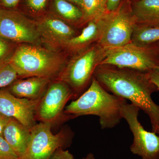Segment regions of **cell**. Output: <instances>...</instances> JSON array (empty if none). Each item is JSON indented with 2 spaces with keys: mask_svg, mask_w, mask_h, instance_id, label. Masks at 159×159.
Returning a JSON list of instances; mask_svg holds the SVG:
<instances>
[{
  "mask_svg": "<svg viewBox=\"0 0 159 159\" xmlns=\"http://www.w3.org/2000/svg\"><path fill=\"white\" fill-rule=\"evenodd\" d=\"M53 6L55 13L62 19L71 22L82 21V10L75 4L66 0H53Z\"/></svg>",
  "mask_w": 159,
  "mask_h": 159,
  "instance_id": "cell-18",
  "label": "cell"
},
{
  "mask_svg": "<svg viewBox=\"0 0 159 159\" xmlns=\"http://www.w3.org/2000/svg\"><path fill=\"white\" fill-rule=\"evenodd\" d=\"M159 42V25H137L131 38V43L138 46L147 47Z\"/></svg>",
  "mask_w": 159,
  "mask_h": 159,
  "instance_id": "cell-17",
  "label": "cell"
},
{
  "mask_svg": "<svg viewBox=\"0 0 159 159\" xmlns=\"http://www.w3.org/2000/svg\"><path fill=\"white\" fill-rule=\"evenodd\" d=\"M52 80L44 77H33L16 80L7 89L15 97L35 100L40 99Z\"/></svg>",
  "mask_w": 159,
  "mask_h": 159,
  "instance_id": "cell-14",
  "label": "cell"
},
{
  "mask_svg": "<svg viewBox=\"0 0 159 159\" xmlns=\"http://www.w3.org/2000/svg\"><path fill=\"white\" fill-rule=\"evenodd\" d=\"M75 4V5L78 6L80 9H82L83 6V0H66Z\"/></svg>",
  "mask_w": 159,
  "mask_h": 159,
  "instance_id": "cell-29",
  "label": "cell"
},
{
  "mask_svg": "<svg viewBox=\"0 0 159 159\" xmlns=\"http://www.w3.org/2000/svg\"><path fill=\"white\" fill-rule=\"evenodd\" d=\"M140 109L130 103L122 106V119L128 123L134 136L131 152L142 159H159V137L154 132L145 130L138 119Z\"/></svg>",
  "mask_w": 159,
  "mask_h": 159,
  "instance_id": "cell-8",
  "label": "cell"
},
{
  "mask_svg": "<svg viewBox=\"0 0 159 159\" xmlns=\"http://www.w3.org/2000/svg\"><path fill=\"white\" fill-rule=\"evenodd\" d=\"M15 50L9 40L0 35V65L10 61Z\"/></svg>",
  "mask_w": 159,
  "mask_h": 159,
  "instance_id": "cell-21",
  "label": "cell"
},
{
  "mask_svg": "<svg viewBox=\"0 0 159 159\" xmlns=\"http://www.w3.org/2000/svg\"><path fill=\"white\" fill-rule=\"evenodd\" d=\"M40 99L32 100L18 98L7 89H1L0 112L16 119L31 129L36 124L35 114Z\"/></svg>",
  "mask_w": 159,
  "mask_h": 159,
  "instance_id": "cell-12",
  "label": "cell"
},
{
  "mask_svg": "<svg viewBox=\"0 0 159 159\" xmlns=\"http://www.w3.org/2000/svg\"><path fill=\"white\" fill-rule=\"evenodd\" d=\"M20 1V0H0L2 5L8 9L15 8L18 5Z\"/></svg>",
  "mask_w": 159,
  "mask_h": 159,
  "instance_id": "cell-28",
  "label": "cell"
},
{
  "mask_svg": "<svg viewBox=\"0 0 159 159\" xmlns=\"http://www.w3.org/2000/svg\"><path fill=\"white\" fill-rule=\"evenodd\" d=\"M131 9L137 25H159V0H138Z\"/></svg>",
  "mask_w": 159,
  "mask_h": 159,
  "instance_id": "cell-16",
  "label": "cell"
},
{
  "mask_svg": "<svg viewBox=\"0 0 159 159\" xmlns=\"http://www.w3.org/2000/svg\"><path fill=\"white\" fill-rule=\"evenodd\" d=\"M48 0H26L27 7L34 13L42 12L45 9Z\"/></svg>",
  "mask_w": 159,
  "mask_h": 159,
  "instance_id": "cell-23",
  "label": "cell"
},
{
  "mask_svg": "<svg viewBox=\"0 0 159 159\" xmlns=\"http://www.w3.org/2000/svg\"><path fill=\"white\" fill-rule=\"evenodd\" d=\"M156 68L159 69V66H158L157 67H156Z\"/></svg>",
  "mask_w": 159,
  "mask_h": 159,
  "instance_id": "cell-32",
  "label": "cell"
},
{
  "mask_svg": "<svg viewBox=\"0 0 159 159\" xmlns=\"http://www.w3.org/2000/svg\"><path fill=\"white\" fill-rule=\"evenodd\" d=\"M10 62L18 77H41L51 80L58 78L66 64L58 51L30 44L18 47Z\"/></svg>",
  "mask_w": 159,
  "mask_h": 159,
  "instance_id": "cell-3",
  "label": "cell"
},
{
  "mask_svg": "<svg viewBox=\"0 0 159 159\" xmlns=\"http://www.w3.org/2000/svg\"><path fill=\"white\" fill-rule=\"evenodd\" d=\"M18 77L10 61L0 65V89L9 86Z\"/></svg>",
  "mask_w": 159,
  "mask_h": 159,
  "instance_id": "cell-20",
  "label": "cell"
},
{
  "mask_svg": "<svg viewBox=\"0 0 159 159\" xmlns=\"http://www.w3.org/2000/svg\"><path fill=\"white\" fill-rule=\"evenodd\" d=\"M112 13L107 12L101 16L89 21L88 25L83 29L81 34L70 39L64 48L79 52L92 43L99 41L110 20Z\"/></svg>",
  "mask_w": 159,
  "mask_h": 159,
  "instance_id": "cell-13",
  "label": "cell"
},
{
  "mask_svg": "<svg viewBox=\"0 0 159 159\" xmlns=\"http://www.w3.org/2000/svg\"><path fill=\"white\" fill-rule=\"evenodd\" d=\"M154 132L155 133L157 134H159V127H157L156 129L155 130H154Z\"/></svg>",
  "mask_w": 159,
  "mask_h": 159,
  "instance_id": "cell-31",
  "label": "cell"
},
{
  "mask_svg": "<svg viewBox=\"0 0 159 159\" xmlns=\"http://www.w3.org/2000/svg\"><path fill=\"white\" fill-rule=\"evenodd\" d=\"M93 77L107 91L129 100L147 114L150 119L152 132L159 127V106L151 97L158 89L151 81L148 73L99 65L94 71Z\"/></svg>",
  "mask_w": 159,
  "mask_h": 159,
  "instance_id": "cell-1",
  "label": "cell"
},
{
  "mask_svg": "<svg viewBox=\"0 0 159 159\" xmlns=\"http://www.w3.org/2000/svg\"><path fill=\"white\" fill-rule=\"evenodd\" d=\"M0 159H20L3 137L0 136Z\"/></svg>",
  "mask_w": 159,
  "mask_h": 159,
  "instance_id": "cell-22",
  "label": "cell"
},
{
  "mask_svg": "<svg viewBox=\"0 0 159 159\" xmlns=\"http://www.w3.org/2000/svg\"><path fill=\"white\" fill-rule=\"evenodd\" d=\"M107 0H83V20L86 22L102 15L107 11Z\"/></svg>",
  "mask_w": 159,
  "mask_h": 159,
  "instance_id": "cell-19",
  "label": "cell"
},
{
  "mask_svg": "<svg viewBox=\"0 0 159 159\" xmlns=\"http://www.w3.org/2000/svg\"><path fill=\"white\" fill-rule=\"evenodd\" d=\"M148 75L151 81L156 86L159 91V69H153L148 72Z\"/></svg>",
  "mask_w": 159,
  "mask_h": 159,
  "instance_id": "cell-25",
  "label": "cell"
},
{
  "mask_svg": "<svg viewBox=\"0 0 159 159\" xmlns=\"http://www.w3.org/2000/svg\"><path fill=\"white\" fill-rule=\"evenodd\" d=\"M82 159H96L93 154L89 153L85 157H84Z\"/></svg>",
  "mask_w": 159,
  "mask_h": 159,
  "instance_id": "cell-30",
  "label": "cell"
},
{
  "mask_svg": "<svg viewBox=\"0 0 159 159\" xmlns=\"http://www.w3.org/2000/svg\"><path fill=\"white\" fill-rule=\"evenodd\" d=\"M11 118L0 112V136L3 137L4 129Z\"/></svg>",
  "mask_w": 159,
  "mask_h": 159,
  "instance_id": "cell-27",
  "label": "cell"
},
{
  "mask_svg": "<svg viewBox=\"0 0 159 159\" xmlns=\"http://www.w3.org/2000/svg\"><path fill=\"white\" fill-rule=\"evenodd\" d=\"M136 25L131 6L128 1H123L119 8L113 12L98 44L103 48L108 49L129 43Z\"/></svg>",
  "mask_w": 159,
  "mask_h": 159,
  "instance_id": "cell-9",
  "label": "cell"
},
{
  "mask_svg": "<svg viewBox=\"0 0 159 159\" xmlns=\"http://www.w3.org/2000/svg\"><path fill=\"white\" fill-rule=\"evenodd\" d=\"M50 159H74V158L68 150L60 148L55 151Z\"/></svg>",
  "mask_w": 159,
  "mask_h": 159,
  "instance_id": "cell-24",
  "label": "cell"
},
{
  "mask_svg": "<svg viewBox=\"0 0 159 159\" xmlns=\"http://www.w3.org/2000/svg\"><path fill=\"white\" fill-rule=\"evenodd\" d=\"M35 22L41 43L53 51L64 48L67 43L76 36L72 27L54 15H43Z\"/></svg>",
  "mask_w": 159,
  "mask_h": 159,
  "instance_id": "cell-11",
  "label": "cell"
},
{
  "mask_svg": "<svg viewBox=\"0 0 159 159\" xmlns=\"http://www.w3.org/2000/svg\"><path fill=\"white\" fill-rule=\"evenodd\" d=\"M3 137L20 159L25 152L31 137L30 129L11 118L6 125Z\"/></svg>",
  "mask_w": 159,
  "mask_h": 159,
  "instance_id": "cell-15",
  "label": "cell"
},
{
  "mask_svg": "<svg viewBox=\"0 0 159 159\" xmlns=\"http://www.w3.org/2000/svg\"><path fill=\"white\" fill-rule=\"evenodd\" d=\"M123 0H107V11L113 12L119 8Z\"/></svg>",
  "mask_w": 159,
  "mask_h": 159,
  "instance_id": "cell-26",
  "label": "cell"
},
{
  "mask_svg": "<svg viewBox=\"0 0 159 159\" xmlns=\"http://www.w3.org/2000/svg\"><path fill=\"white\" fill-rule=\"evenodd\" d=\"M105 49L97 44L79 51L66 63L57 80L65 83L72 90L74 99L87 89L94 71L105 57Z\"/></svg>",
  "mask_w": 159,
  "mask_h": 159,
  "instance_id": "cell-4",
  "label": "cell"
},
{
  "mask_svg": "<svg viewBox=\"0 0 159 159\" xmlns=\"http://www.w3.org/2000/svg\"><path fill=\"white\" fill-rule=\"evenodd\" d=\"M74 99L72 90L61 80H52L38 105L35 114L36 121L53 124L71 119L64 114L67 103Z\"/></svg>",
  "mask_w": 159,
  "mask_h": 159,
  "instance_id": "cell-7",
  "label": "cell"
},
{
  "mask_svg": "<svg viewBox=\"0 0 159 159\" xmlns=\"http://www.w3.org/2000/svg\"><path fill=\"white\" fill-rule=\"evenodd\" d=\"M153 48L129 43L117 48L105 49V57L99 65L114 66L148 73L159 66Z\"/></svg>",
  "mask_w": 159,
  "mask_h": 159,
  "instance_id": "cell-6",
  "label": "cell"
},
{
  "mask_svg": "<svg viewBox=\"0 0 159 159\" xmlns=\"http://www.w3.org/2000/svg\"><path fill=\"white\" fill-rule=\"evenodd\" d=\"M126 102V99L109 93L93 77L88 89L66 106L64 114L72 119L96 116L102 129L113 128L122 119V109Z\"/></svg>",
  "mask_w": 159,
  "mask_h": 159,
  "instance_id": "cell-2",
  "label": "cell"
},
{
  "mask_svg": "<svg viewBox=\"0 0 159 159\" xmlns=\"http://www.w3.org/2000/svg\"><path fill=\"white\" fill-rule=\"evenodd\" d=\"M0 35L16 43L37 45L41 43L35 21L11 9L0 8Z\"/></svg>",
  "mask_w": 159,
  "mask_h": 159,
  "instance_id": "cell-10",
  "label": "cell"
},
{
  "mask_svg": "<svg viewBox=\"0 0 159 159\" xmlns=\"http://www.w3.org/2000/svg\"><path fill=\"white\" fill-rule=\"evenodd\" d=\"M52 124L39 122L30 129L31 137L28 148L20 159H50L60 148L71 145L74 134L69 127H64L58 133L51 131Z\"/></svg>",
  "mask_w": 159,
  "mask_h": 159,
  "instance_id": "cell-5",
  "label": "cell"
}]
</instances>
